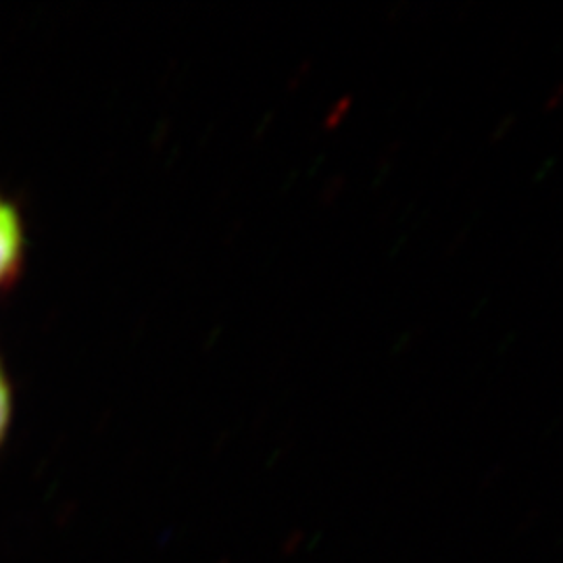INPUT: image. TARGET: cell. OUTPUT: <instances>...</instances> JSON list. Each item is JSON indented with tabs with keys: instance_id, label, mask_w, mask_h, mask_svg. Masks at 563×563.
I'll return each instance as SVG.
<instances>
[{
	"instance_id": "6da1fadb",
	"label": "cell",
	"mask_w": 563,
	"mask_h": 563,
	"mask_svg": "<svg viewBox=\"0 0 563 563\" xmlns=\"http://www.w3.org/2000/svg\"><path fill=\"white\" fill-rule=\"evenodd\" d=\"M23 255V225L15 205L0 197V286L13 280Z\"/></svg>"
},
{
	"instance_id": "7a4b0ae2",
	"label": "cell",
	"mask_w": 563,
	"mask_h": 563,
	"mask_svg": "<svg viewBox=\"0 0 563 563\" xmlns=\"http://www.w3.org/2000/svg\"><path fill=\"white\" fill-rule=\"evenodd\" d=\"M11 416H13V397H11V388L7 383V376L0 369V443L4 441V437L9 432Z\"/></svg>"
},
{
	"instance_id": "3957f363",
	"label": "cell",
	"mask_w": 563,
	"mask_h": 563,
	"mask_svg": "<svg viewBox=\"0 0 563 563\" xmlns=\"http://www.w3.org/2000/svg\"><path fill=\"white\" fill-rule=\"evenodd\" d=\"M351 104H353V97H342L341 101L336 102V104L330 109V113L325 115L323 128H325V130H336V128L341 125V121L346 118Z\"/></svg>"
}]
</instances>
